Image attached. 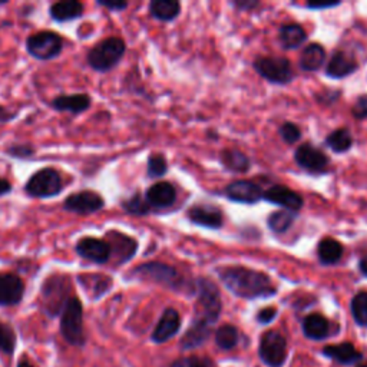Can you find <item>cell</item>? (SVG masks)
I'll return each instance as SVG.
<instances>
[{"mask_svg": "<svg viewBox=\"0 0 367 367\" xmlns=\"http://www.w3.org/2000/svg\"><path fill=\"white\" fill-rule=\"evenodd\" d=\"M260 357L271 367L282 366L287 357V342L284 335L274 330L267 331L260 343Z\"/></svg>", "mask_w": 367, "mask_h": 367, "instance_id": "9c48e42d", "label": "cell"}, {"mask_svg": "<svg viewBox=\"0 0 367 367\" xmlns=\"http://www.w3.org/2000/svg\"><path fill=\"white\" fill-rule=\"evenodd\" d=\"M219 274L224 286L238 297L251 300L275 294L272 282L261 271L235 265L220 268Z\"/></svg>", "mask_w": 367, "mask_h": 367, "instance_id": "6da1fadb", "label": "cell"}, {"mask_svg": "<svg viewBox=\"0 0 367 367\" xmlns=\"http://www.w3.org/2000/svg\"><path fill=\"white\" fill-rule=\"evenodd\" d=\"M352 314L359 326L367 327V291H360L352 300Z\"/></svg>", "mask_w": 367, "mask_h": 367, "instance_id": "d590c367", "label": "cell"}, {"mask_svg": "<svg viewBox=\"0 0 367 367\" xmlns=\"http://www.w3.org/2000/svg\"><path fill=\"white\" fill-rule=\"evenodd\" d=\"M223 164L235 171V172H246L250 168V161L249 158L242 154V152L237 151V149H227L223 152L221 155Z\"/></svg>", "mask_w": 367, "mask_h": 367, "instance_id": "1f68e13d", "label": "cell"}, {"mask_svg": "<svg viewBox=\"0 0 367 367\" xmlns=\"http://www.w3.org/2000/svg\"><path fill=\"white\" fill-rule=\"evenodd\" d=\"M280 42L284 49H297L307 39L305 30L296 23H289L280 29Z\"/></svg>", "mask_w": 367, "mask_h": 367, "instance_id": "4dcf8cb0", "label": "cell"}, {"mask_svg": "<svg viewBox=\"0 0 367 367\" xmlns=\"http://www.w3.org/2000/svg\"><path fill=\"white\" fill-rule=\"evenodd\" d=\"M326 144L334 152H346L353 145V138L347 130H338L326 138Z\"/></svg>", "mask_w": 367, "mask_h": 367, "instance_id": "836d02e7", "label": "cell"}, {"mask_svg": "<svg viewBox=\"0 0 367 367\" xmlns=\"http://www.w3.org/2000/svg\"><path fill=\"white\" fill-rule=\"evenodd\" d=\"M296 162L303 168L312 172L324 171L328 165V158L323 151L313 146L312 144H303L296 151Z\"/></svg>", "mask_w": 367, "mask_h": 367, "instance_id": "9a60e30c", "label": "cell"}, {"mask_svg": "<svg viewBox=\"0 0 367 367\" xmlns=\"http://www.w3.org/2000/svg\"><path fill=\"white\" fill-rule=\"evenodd\" d=\"M254 68L272 83H287L293 78L291 65L286 57H260L254 62Z\"/></svg>", "mask_w": 367, "mask_h": 367, "instance_id": "30bf717a", "label": "cell"}, {"mask_svg": "<svg viewBox=\"0 0 367 367\" xmlns=\"http://www.w3.org/2000/svg\"><path fill=\"white\" fill-rule=\"evenodd\" d=\"M125 50L127 45L124 39L116 36L104 39L88 52V65L97 72H109L120 62V59L125 55Z\"/></svg>", "mask_w": 367, "mask_h": 367, "instance_id": "7a4b0ae2", "label": "cell"}, {"mask_svg": "<svg viewBox=\"0 0 367 367\" xmlns=\"http://www.w3.org/2000/svg\"><path fill=\"white\" fill-rule=\"evenodd\" d=\"M317 254L323 264H335L343 257V246L338 240L327 237L320 241Z\"/></svg>", "mask_w": 367, "mask_h": 367, "instance_id": "f1b7e54d", "label": "cell"}, {"mask_svg": "<svg viewBox=\"0 0 367 367\" xmlns=\"http://www.w3.org/2000/svg\"><path fill=\"white\" fill-rule=\"evenodd\" d=\"M181 12V5L175 0H154L149 4V13L161 22L174 20Z\"/></svg>", "mask_w": 367, "mask_h": 367, "instance_id": "4316f807", "label": "cell"}, {"mask_svg": "<svg viewBox=\"0 0 367 367\" xmlns=\"http://www.w3.org/2000/svg\"><path fill=\"white\" fill-rule=\"evenodd\" d=\"M106 242L111 247V260L116 263V265L128 263L138 250V242L135 238L122 234L116 230L109 231L106 234Z\"/></svg>", "mask_w": 367, "mask_h": 367, "instance_id": "4fadbf2b", "label": "cell"}, {"mask_svg": "<svg viewBox=\"0 0 367 367\" xmlns=\"http://www.w3.org/2000/svg\"><path fill=\"white\" fill-rule=\"evenodd\" d=\"M217 346L223 350H231L238 343V330L231 324L221 326L216 333Z\"/></svg>", "mask_w": 367, "mask_h": 367, "instance_id": "d6a6232c", "label": "cell"}, {"mask_svg": "<svg viewBox=\"0 0 367 367\" xmlns=\"http://www.w3.org/2000/svg\"><path fill=\"white\" fill-rule=\"evenodd\" d=\"M105 207L104 198L95 191H79L74 193L64 201V208L69 212L79 214V216H89L95 214Z\"/></svg>", "mask_w": 367, "mask_h": 367, "instance_id": "8fae6325", "label": "cell"}, {"mask_svg": "<svg viewBox=\"0 0 367 367\" xmlns=\"http://www.w3.org/2000/svg\"><path fill=\"white\" fill-rule=\"evenodd\" d=\"M360 270L363 271L364 275H367V256H364L360 261Z\"/></svg>", "mask_w": 367, "mask_h": 367, "instance_id": "f907efd6", "label": "cell"}, {"mask_svg": "<svg viewBox=\"0 0 367 367\" xmlns=\"http://www.w3.org/2000/svg\"><path fill=\"white\" fill-rule=\"evenodd\" d=\"M49 15L57 23L76 20L83 15V4H81L79 0H64V2H56L50 6Z\"/></svg>", "mask_w": 367, "mask_h": 367, "instance_id": "7402d4cb", "label": "cell"}, {"mask_svg": "<svg viewBox=\"0 0 367 367\" xmlns=\"http://www.w3.org/2000/svg\"><path fill=\"white\" fill-rule=\"evenodd\" d=\"M97 4L102 8L109 9L111 12H120L128 8V4L122 2V0H98Z\"/></svg>", "mask_w": 367, "mask_h": 367, "instance_id": "ee69618b", "label": "cell"}, {"mask_svg": "<svg viewBox=\"0 0 367 367\" xmlns=\"http://www.w3.org/2000/svg\"><path fill=\"white\" fill-rule=\"evenodd\" d=\"M9 2H8V0H0V6H4V5H8Z\"/></svg>", "mask_w": 367, "mask_h": 367, "instance_id": "f5cc1de1", "label": "cell"}, {"mask_svg": "<svg viewBox=\"0 0 367 367\" xmlns=\"http://www.w3.org/2000/svg\"><path fill=\"white\" fill-rule=\"evenodd\" d=\"M198 301H197V319L195 321H202L207 324H214L217 321L221 312V298L219 289L209 280H198Z\"/></svg>", "mask_w": 367, "mask_h": 367, "instance_id": "52a82bcc", "label": "cell"}, {"mask_svg": "<svg viewBox=\"0 0 367 367\" xmlns=\"http://www.w3.org/2000/svg\"><path fill=\"white\" fill-rule=\"evenodd\" d=\"M78 256L95 264H106L111 261V247L106 240L97 237H82L75 247Z\"/></svg>", "mask_w": 367, "mask_h": 367, "instance_id": "7c38bea8", "label": "cell"}, {"mask_svg": "<svg viewBox=\"0 0 367 367\" xmlns=\"http://www.w3.org/2000/svg\"><path fill=\"white\" fill-rule=\"evenodd\" d=\"M18 367H34L32 364H30L26 359H22L20 361H19V364H18Z\"/></svg>", "mask_w": 367, "mask_h": 367, "instance_id": "816d5d0a", "label": "cell"}, {"mask_svg": "<svg viewBox=\"0 0 367 367\" xmlns=\"http://www.w3.org/2000/svg\"><path fill=\"white\" fill-rule=\"evenodd\" d=\"M27 53L38 60H52L64 50V39L53 30H41L26 39Z\"/></svg>", "mask_w": 367, "mask_h": 367, "instance_id": "5b68a950", "label": "cell"}, {"mask_svg": "<svg viewBox=\"0 0 367 367\" xmlns=\"http://www.w3.org/2000/svg\"><path fill=\"white\" fill-rule=\"evenodd\" d=\"M280 135L287 144H294L300 139L301 132L297 125L291 124V122H286V124H283L280 128Z\"/></svg>", "mask_w": 367, "mask_h": 367, "instance_id": "b9f144b4", "label": "cell"}, {"mask_svg": "<svg viewBox=\"0 0 367 367\" xmlns=\"http://www.w3.org/2000/svg\"><path fill=\"white\" fill-rule=\"evenodd\" d=\"M92 105L90 97L86 94L75 95H60L52 101V108L57 112H69V113H83Z\"/></svg>", "mask_w": 367, "mask_h": 367, "instance_id": "44dd1931", "label": "cell"}, {"mask_svg": "<svg viewBox=\"0 0 367 367\" xmlns=\"http://www.w3.org/2000/svg\"><path fill=\"white\" fill-rule=\"evenodd\" d=\"M294 223V214L291 211H277L268 217V227L274 233H286Z\"/></svg>", "mask_w": 367, "mask_h": 367, "instance_id": "e575fe53", "label": "cell"}, {"mask_svg": "<svg viewBox=\"0 0 367 367\" xmlns=\"http://www.w3.org/2000/svg\"><path fill=\"white\" fill-rule=\"evenodd\" d=\"M275 316H277V310H275L274 307H265V309H263V310L258 313L257 319H258L260 323L268 324L270 321L274 320Z\"/></svg>", "mask_w": 367, "mask_h": 367, "instance_id": "f6af8a7d", "label": "cell"}, {"mask_svg": "<svg viewBox=\"0 0 367 367\" xmlns=\"http://www.w3.org/2000/svg\"><path fill=\"white\" fill-rule=\"evenodd\" d=\"M324 354L340 364H352L361 359V354L352 343H342L324 347Z\"/></svg>", "mask_w": 367, "mask_h": 367, "instance_id": "f546056e", "label": "cell"}, {"mask_svg": "<svg viewBox=\"0 0 367 367\" xmlns=\"http://www.w3.org/2000/svg\"><path fill=\"white\" fill-rule=\"evenodd\" d=\"M263 197L267 201L282 205L287 211H291V212L298 211L303 207V198L296 191L284 186H272L263 194Z\"/></svg>", "mask_w": 367, "mask_h": 367, "instance_id": "e0dca14e", "label": "cell"}, {"mask_svg": "<svg viewBox=\"0 0 367 367\" xmlns=\"http://www.w3.org/2000/svg\"><path fill=\"white\" fill-rule=\"evenodd\" d=\"M6 154L15 160H29L36 154V148L27 142L12 144L8 146Z\"/></svg>", "mask_w": 367, "mask_h": 367, "instance_id": "74e56055", "label": "cell"}, {"mask_svg": "<svg viewBox=\"0 0 367 367\" xmlns=\"http://www.w3.org/2000/svg\"><path fill=\"white\" fill-rule=\"evenodd\" d=\"M181 327V317L176 310L167 309L160 319L154 333H152V340L155 343H165L178 333Z\"/></svg>", "mask_w": 367, "mask_h": 367, "instance_id": "ac0fdd59", "label": "cell"}, {"mask_svg": "<svg viewBox=\"0 0 367 367\" xmlns=\"http://www.w3.org/2000/svg\"><path fill=\"white\" fill-rule=\"evenodd\" d=\"M357 367H367V363H366V364H360V366H357Z\"/></svg>", "mask_w": 367, "mask_h": 367, "instance_id": "db71d44e", "label": "cell"}, {"mask_svg": "<svg viewBox=\"0 0 367 367\" xmlns=\"http://www.w3.org/2000/svg\"><path fill=\"white\" fill-rule=\"evenodd\" d=\"M209 334H211L209 324L202 323V321H194V324L190 327V330L186 333V335H184L181 345L186 350L200 347L201 345H204L207 342V339L209 338Z\"/></svg>", "mask_w": 367, "mask_h": 367, "instance_id": "83f0119b", "label": "cell"}, {"mask_svg": "<svg viewBox=\"0 0 367 367\" xmlns=\"http://www.w3.org/2000/svg\"><path fill=\"white\" fill-rule=\"evenodd\" d=\"M124 209L132 216H145V214L149 212V204L146 202V200L138 193L135 195H132L130 200H127L124 204H122Z\"/></svg>", "mask_w": 367, "mask_h": 367, "instance_id": "f35d334b", "label": "cell"}, {"mask_svg": "<svg viewBox=\"0 0 367 367\" xmlns=\"http://www.w3.org/2000/svg\"><path fill=\"white\" fill-rule=\"evenodd\" d=\"M64 190V181L55 168H42L30 176L25 186V193L34 198H52Z\"/></svg>", "mask_w": 367, "mask_h": 367, "instance_id": "277c9868", "label": "cell"}, {"mask_svg": "<svg viewBox=\"0 0 367 367\" xmlns=\"http://www.w3.org/2000/svg\"><path fill=\"white\" fill-rule=\"evenodd\" d=\"M324 59H326V52L323 46L319 43H312L301 53L300 68L303 71L314 72L324 64Z\"/></svg>", "mask_w": 367, "mask_h": 367, "instance_id": "484cf974", "label": "cell"}, {"mask_svg": "<svg viewBox=\"0 0 367 367\" xmlns=\"http://www.w3.org/2000/svg\"><path fill=\"white\" fill-rule=\"evenodd\" d=\"M15 347H16L15 330L9 324L0 321V353L13 354Z\"/></svg>", "mask_w": 367, "mask_h": 367, "instance_id": "8d00e7d4", "label": "cell"}, {"mask_svg": "<svg viewBox=\"0 0 367 367\" xmlns=\"http://www.w3.org/2000/svg\"><path fill=\"white\" fill-rule=\"evenodd\" d=\"M25 283L18 274L0 272V305L9 307L23 300Z\"/></svg>", "mask_w": 367, "mask_h": 367, "instance_id": "5bb4252c", "label": "cell"}, {"mask_svg": "<svg viewBox=\"0 0 367 367\" xmlns=\"http://www.w3.org/2000/svg\"><path fill=\"white\" fill-rule=\"evenodd\" d=\"M12 190H13L12 184L5 178H0V197L9 194Z\"/></svg>", "mask_w": 367, "mask_h": 367, "instance_id": "7dc6e473", "label": "cell"}, {"mask_svg": "<svg viewBox=\"0 0 367 367\" xmlns=\"http://www.w3.org/2000/svg\"><path fill=\"white\" fill-rule=\"evenodd\" d=\"M237 8H241V9H251V8H257L258 4L257 2H235Z\"/></svg>", "mask_w": 367, "mask_h": 367, "instance_id": "681fc988", "label": "cell"}, {"mask_svg": "<svg viewBox=\"0 0 367 367\" xmlns=\"http://www.w3.org/2000/svg\"><path fill=\"white\" fill-rule=\"evenodd\" d=\"M78 282L94 300L106 294L112 287V279L105 274H81Z\"/></svg>", "mask_w": 367, "mask_h": 367, "instance_id": "603a6c76", "label": "cell"}, {"mask_svg": "<svg viewBox=\"0 0 367 367\" xmlns=\"http://www.w3.org/2000/svg\"><path fill=\"white\" fill-rule=\"evenodd\" d=\"M168 169L167 161L162 155L160 154H154L148 158V176L151 178H158L165 175Z\"/></svg>", "mask_w": 367, "mask_h": 367, "instance_id": "ab89813d", "label": "cell"}, {"mask_svg": "<svg viewBox=\"0 0 367 367\" xmlns=\"http://www.w3.org/2000/svg\"><path fill=\"white\" fill-rule=\"evenodd\" d=\"M60 333L71 346L85 345L83 305L78 297H71L60 313Z\"/></svg>", "mask_w": 367, "mask_h": 367, "instance_id": "3957f363", "label": "cell"}, {"mask_svg": "<svg viewBox=\"0 0 367 367\" xmlns=\"http://www.w3.org/2000/svg\"><path fill=\"white\" fill-rule=\"evenodd\" d=\"M330 324L328 320L321 314H310L304 319L303 321V333L305 338L312 340H323L328 335Z\"/></svg>", "mask_w": 367, "mask_h": 367, "instance_id": "d4e9b609", "label": "cell"}, {"mask_svg": "<svg viewBox=\"0 0 367 367\" xmlns=\"http://www.w3.org/2000/svg\"><path fill=\"white\" fill-rule=\"evenodd\" d=\"M71 290V280L67 275H52L42 287V300L45 304V312L55 317L57 313H62L65 304L68 303V291Z\"/></svg>", "mask_w": 367, "mask_h": 367, "instance_id": "8992f818", "label": "cell"}, {"mask_svg": "<svg viewBox=\"0 0 367 367\" xmlns=\"http://www.w3.org/2000/svg\"><path fill=\"white\" fill-rule=\"evenodd\" d=\"M16 116H18L16 112H12V111H9L6 106L0 105V125L8 124V122L13 120Z\"/></svg>", "mask_w": 367, "mask_h": 367, "instance_id": "bcb514c9", "label": "cell"}, {"mask_svg": "<svg viewBox=\"0 0 367 367\" xmlns=\"http://www.w3.org/2000/svg\"><path fill=\"white\" fill-rule=\"evenodd\" d=\"M188 217L193 223L208 228H220L223 226V214L214 205H195L188 211Z\"/></svg>", "mask_w": 367, "mask_h": 367, "instance_id": "ffe728a7", "label": "cell"}, {"mask_svg": "<svg viewBox=\"0 0 367 367\" xmlns=\"http://www.w3.org/2000/svg\"><path fill=\"white\" fill-rule=\"evenodd\" d=\"M169 367H214V364L208 359L191 356V357H184V359L174 361Z\"/></svg>", "mask_w": 367, "mask_h": 367, "instance_id": "60d3db41", "label": "cell"}, {"mask_svg": "<svg viewBox=\"0 0 367 367\" xmlns=\"http://www.w3.org/2000/svg\"><path fill=\"white\" fill-rule=\"evenodd\" d=\"M340 5V2H333V4H328V2H324V4H317V2H309L307 6L310 9H327V8H334Z\"/></svg>", "mask_w": 367, "mask_h": 367, "instance_id": "c3c4849f", "label": "cell"}, {"mask_svg": "<svg viewBox=\"0 0 367 367\" xmlns=\"http://www.w3.org/2000/svg\"><path fill=\"white\" fill-rule=\"evenodd\" d=\"M176 193L172 184L169 182H157L154 186L149 187L145 195L146 202L149 207L154 208H168L175 202Z\"/></svg>", "mask_w": 367, "mask_h": 367, "instance_id": "d6986e66", "label": "cell"}, {"mask_svg": "<svg viewBox=\"0 0 367 367\" xmlns=\"http://www.w3.org/2000/svg\"><path fill=\"white\" fill-rule=\"evenodd\" d=\"M134 274H137L141 279L164 284L169 289L178 290L182 287V279L178 271L174 267L167 265L164 263H145L137 267L134 270Z\"/></svg>", "mask_w": 367, "mask_h": 367, "instance_id": "ba28073f", "label": "cell"}, {"mask_svg": "<svg viewBox=\"0 0 367 367\" xmlns=\"http://www.w3.org/2000/svg\"><path fill=\"white\" fill-rule=\"evenodd\" d=\"M352 112H353L354 118H357V119H366L367 118V95L357 98Z\"/></svg>", "mask_w": 367, "mask_h": 367, "instance_id": "7bdbcfd3", "label": "cell"}, {"mask_svg": "<svg viewBox=\"0 0 367 367\" xmlns=\"http://www.w3.org/2000/svg\"><path fill=\"white\" fill-rule=\"evenodd\" d=\"M357 69V62L345 52H334L327 64V75L331 78H345Z\"/></svg>", "mask_w": 367, "mask_h": 367, "instance_id": "cb8c5ba5", "label": "cell"}, {"mask_svg": "<svg viewBox=\"0 0 367 367\" xmlns=\"http://www.w3.org/2000/svg\"><path fill=\"white\" fill-rule=\"evenodd\" d=\"M226 193L230 200L242 204H254L264 194L257 184H254L253 181H244V179L230 184Z\"/></svg>", "mask_w": 367, "mask_h": 367, "instance_id": "2e32d148", "label": "cell"}]
</instances>
